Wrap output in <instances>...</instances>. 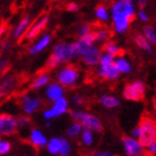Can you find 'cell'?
<instances>
[{
  "mask_svg": "<svg viewBox=\"0 0 156 156\" xmlns=\"http://www.w3.org/2000/svg\"><path fill=\"white\" fill-rule=\"evenodd\" d=\"M78 57L79 55L75 42H58L52 49L51 55L47 62V67L54 68L59 64L67 62Z\"/></svg>",
  "mask_w": 156,
  "mask_h": 156,
  "instance_id": "1",
  "label": "cell"
},
{
  "mask_svg": "<svg viewBox=\"0 0 156 156\" xmlns=\"http://www.w3.org/2000/svg\"><path fill=\"white\" fill-rule=\"evenodd\" d=\"M70 116L84 129L91 130L93 133L103 130V123L99 119V117H97L96 115L84 111H79V109H75V111L70 112Z\"/></svg>",
  "mask_w": 156,
  "mask_h": 156,
  "instance_id": "2",
  "label": "cell"
},
{
  "mask_svg": "<svg viewBox=\"0 0 156 156\" xmlns=\"http://www.w3.org/2000/svg\"><path fill=\"white\" fill-rule=\"evenodd\" d=\"M140 137H138V142H140L144 147L148 146L152 142L156 140V122L150 117H143L140 120Z\"/></svg>",
  "mask_w": 156,
  "mask_h": 156,
  "instance_id": "3",
  "label": "cell"
},
{
  "mask_svg": "<svg viewBox=\"0 0 156 156\" xmlns=\"http://www.w3.org/2000/svg\"><path fill=\"white\" fill-rule=\"evenodd\" d=\"M111 15L113 17H119V18H125V19L132 20L135 17L136 9L134 6V2L130 0H118L115 1L111 7Z\"/></svg>",
  "mask_w": 156,
  "mask_h": 156,
  "instance_id": "4",
  "label": "cell"
},
{
  "mask_svg": "<svg viewBox=\"0 0 156 156\" xmlns=\"http://www.w3.org/2000/svg\"><path fill=\"white\" fill-rule=\"evenodd\" d=\"M80 74L79 70L74 65L65 66L57 74V83L62 85V87H73L79 80Z\"/></svg>",
  "mask_w": 156,
  "mask_h": 156,
  "instance_id": "5",
  "label": "cell"
},
{
  "mask_svg": "<svg viewBox=\"0 0 156 156\" xmlns=\"http://www.w3.org/2000/svg\"><path fill=\"white\" fill-rule=\"evenodd\" d=\"M146 93V86L143 81L136 80L126 85L123 90L124 97L132 101H142Z\"/></svg>",
  "mask_w": 156,
  "mask_h": 156,
  "instance_id": "6",
  "label": "cell"
},
{
  "mask_svg": "<svg viewBox=\"0 0 156 156\" xmlns=\"http://www.w3.org/2000/svg\"><path fill=\"white\" fill-rule=\"evenodd\" d=\"M48 21H49V16L47 13H42L41 16H39L29 26L27 33L25 34V39L26 40H33V39L36 38L39 34L41 33L42 30L47 27Z\"/></svg>",
  "mask_w": 156,
  "mask_h": 156,
  "instance_id": "7",
  "label": "cell"
},
{
  "mask_svg": "<svg viewBox=\"0 0 156 156\" xmlns=\"http://www.w3.org/2000/svg\"><path fill=\"white\" fill-rule=\"evenodd\" d=\"M122 143L126 156H144L145 154V147L138 142V140L125 136L123 137Z\"/></svg>",
  "mask_w": 156,
  "mask_h": 156,
  "instance_id": "8",
  "label": "cell"
},
{
  "mask_svg": "<svg viewBox=\"0 0 156 156\" xmlns=\"http://www.w3.org/2000/svg\"><path fill=\"white\" fill-rule=\"evenodd\" d=\"M101 54H103L101 49L98 46L94 45L88 47L87 49H85L84 51L81 52L79 58L81 59V62H84L86 66L95 67V66L99 65V59H101Z\"/></svg>",
  "mask_w": 156,
  "mask_h": 156,
  "instance_id": "9",
  "label": "cell"
},
{
  "mask_svg": "<svg viewBox=\"0 0 156 156\" xmlns=\"http://www.w3.org/2000/svg\"><path fill=\"white\" fill-rule=\"evenodd\" d=\"M17 119L9 114L0 115V136H10L16 133Z\"/></svg>",
  "mask_w": 156,
  "mask_h": 156,
  "instance_id": "10",
  "label": "cell"
},
{
  "mask_svg": "<svg viewBox=\"0 0 156 156\" xmlns=\"http://www.w3.org/2000/svg\"><path fill=\"white\" fill-rule=\"evenodd\" d=\"M21 105H23V112L25 115H31L35 112L38 111V108L41 105V99L39 97H34L29 94H25L20 98Z\"/></svg>",
  "mask_w": 156,
  "mask_h": 156,
  "instance_id": "11",
  "label": "cell"
},
{
  "mask_svg": "<svg viewBox=\"0 0 156 156\" xmlns=\"http://www.w3.org/2000/svg\"><path fill=\"white\" fill-rule=\"evenodd\" d=\"M65 88L58 83H49L45 88V95L50 101H56L60 98L65 97Z\"/></svg>",
  "mask_w": 156,
  "mask_h": 156,
  "instance_id": "12",
  "label": "cell"
},
{
  "mask_svg": "<svg viewBox=\"0 0 156 156\" xmlns=\"http://www.w3.org/2000/svg\"><path fill=\"white\" fill-rule=\"evenodd\" d=\"M17 79L13 75H6L0 79V97H5L13 90Z\"/></svg>",
  "mask_w": 156,
  "mask_h": 156,
  "instance_id": "13",
  "label": "cell"
},
{
  "mask_svg": "<svg viewBox=\"0 0 156 156\" xmlns=\"http://www.w3.org/2000/svg\"><path fill=\"white\" fill-rule=\"evenodd\" d=\"M51 41V36L49 35V34H46L44 36H41L40 38L37 40L34 45H31L28 48V52H29V55L34 56V55H37L39 52H41L42 50H45L47 47L49 46Z\"/></svg>",
  "mask_w": 156,
  "mask_h": 156,
  "instance_id": "14",
  "label": "cell"
},
{
  "mask_svg": "<svg viewBox=\"0 0 156 156\" xmlns=\"http://www.w3.org/2000/svg\"><path fill=\"white\" fill-rule=\"evenodd\" d=\"M96 73H97L98 77H101V79L111 80V81L116 80L117 78L120 76V74L116 69L115 65L108 66V67H101V66H98L97 69H96Z\"/></svg>",
  "mask_w": 156,
  "mask_h": 156,
  "instance_id": "15",
  "label": "cell"
},
{
  "mask_svg": "<svg viewBox=\"0 0 156 156\" xmlns=\"http://www.w3.org/2000/svg\"><path fill=\"white\" fill-rule=\"evenodd\" d=\"M29 140L34 146L38 147V148L46 147V145L48 143V140H47L46 135L40 129H38V128H33V129L30 130Z\"/></svg>",
  "mask_w": 156,
  "mask_h": 156,
  "instance_id": "16",
  "label": "cell"
},
{
  "mask_svg": "<svg viewBox=\"0 0 156 156\" xmlns=\"http://www.w3.org/2000/svg\"><path fill=\"white\" fill-rule=\"evenodd\" d=\"M31 18L30 16H25L23 19L20 20L18 25L16 26V28L13 29L12 31V37L15 39H18L19 40L20 38H23L25 36V34L27 33V30L29 28V26L31 25Z\"/></svg>",
  "mask_w": 156,
  "mask_h": 156,
  "instance_id": "17",
  "label": "cell"
},
{
  "mask_svg": "<svg viewBox=\"0 0 156 156\" xmlns=\"http://www.w3.org/2000/svg\"><path fill=\"white\" fill-rule=\"evenodd\" d=\"M68 108H69L68 101L65 97H62L60 99H58V101H54L52 106L49 109L51 111L52 115H54V118H56V117H59L62 116V115L66 114L68 112Z\"/></svg>",
  "mask_w": 156,
  "mask_h": 156,
  "instance_id": "18",
  "label": "cell"
},
{
  "mask_svg": "<svg viewBox=\"0 0 156 156\" xmlns=\"http://www.w3.org/2000/svg\"><path fill=\"white\" fill-rule=\"evenodd\" d=\"M113 28L116 34H124L126 33L130 26V20L125 19V18H119V17H113Z\"/></svg>",
  "mask_w": 156,
  "mask_h": 156,
  "instance_id": "19",
  "label": "cell"
},
{
  "mask_svg": "<svg viewBox=\"0 0 156 156\" xmlns=\"http://www.w3.org/2000/svg\"><path fill=\"white\" fill-rule=\"evenodd\" d=\"M114 65L119 74H129V73L132 72V69H133L132 64H130L125 57H123V56H118V57L115 59Z\"/></svg>",
  "mask_w": 156,
  "mask_h": 156,
  "instance_id": "20",
  "label": "cell"
},
{
  "mask_svg": "<svg viewBox=\"0 0 156 156\" xmlns=\"http://www.w3.org/2000/svg\"><path fill=\"white\" fill-rule=\"evenodd\" d=\"M99 103H101L104 107L113 109V108H117L120 105L119 98L113 95H103L99 98Z\"/></svg>",
  "mask_w": 156,
  "mask_h": 156,
  "instance_id": "21",
  "label": "cell"
},
{
  "mask_svg": "<svg viewBox=\"0 0 156 156\" xmlns=\"http://www.w3.org/2000/svg\"><path fill=\"white\" fill-rule=\"evenodd\" d=\"M49 83H50V76L48 74H40V75L34 78L30 87H31V89L37 90V89H40L42 87H46Z\"/></svg>",
  "mask_w": 156,
  "mask_h": 156,
  "instance_id": "22",
  "label": "cell"
},
{
  "mask_svg": "<svg viewBox=\"0 0 156 156\" xmlns=\"http://www.w3.org/2000/svg\"><path fill=\"white\" fill-rule=\"evenodd\" d=\"M47 151L49 154L51 155H58L60 152V147H62V138L60 137H52L48 140V143L46 145Z\"/></svg>",
  "mask_w": 156,
  "mask_h": 156,
  "instance_id": "23",
  "label": "cell"
},
{
  "mask_svg": "<svg viewBox=\"0 0 156 156\" xmlns=\"http://www.w3.org/2000/svg\"><path fill=\"white\" fill-rule=\"evenodd\" d=\"M95 17L98 20H101V23H107L109 18H111V12H109V10H108V8L106 6L99 5L95 9Z\"/></svg>",
  "mask_w": 156,
  "mask_h": 156,
  "instance_id": "24",
  "label": "cell"
},
{
  "mask_svg": "<svg viewBox=\"0 0 156 156\" xmlns=\"http://www.w3.org/2000/svg\"><path fill=\"white\" fill-rule=\"evenodd\" d=\"M135 42H136V45L138 46L140 49H143L144 51L148 52V54H152V52H153V46H152V44H151L143 35H140V34L136 35V37H135Z\"/></svg>",
  "mask_w": 156,
  "mask_h": 156,
  "instance_id": "25",
  "label": "cell"
},
{
  "mask_svg": "<svg viewBox=\"0 0 156 156\" xmlns=\"http://www.w3.org/2000/svg\"><path fill=\"white\" fill-rule=\"evenodd\" d=\"M104 52L108 54V55H112L114 57H117V56H120L122 54V49L116 42L114 41H107L104 45Z\"/></svg>",
  "mask_w": 156,
  "mask_h": 156,
  "instance_id": "26",
  "label": "cell"
},
{
  "mask_svg": "<svg viewBox=\"0 0 156 156\" xmlns=\"http://www.w3.org/2000/svg\"><path fill=\"white\" fill-rule=\"evenodd\" d=\"M152 45H156V30L152 26H145L142 34Z\"/></svg>",
  "mask_w": 156,
  "mask_h": 156,
  "instance_id": "27",
  "label": "cell"
},
{
  "mask_svg": "<svg viewBox=\"0 0 156 156\" xmlns=\"http://www.w3.org/2000/svg\"><path fill=\"white\" fill-rule=\"evenodd\" d=\"M95 38H96V42H107V40L111 37V33L108 31L106 28H101V29L94 31Z\"/></svg>",
  "mask_w": 156,
  "mask_h": 156,
  "instance_id": "28",
  "label": "cell"
},
{
  "mask_svg": "<svg viewBox=\"0 0 156 156\" xmlns=\"http://www.w3.org/2000/svg\"><path fill=\"white\" fill-rule=\"evenodd\" d=\"M80 140L85 146H90L91 144L94 143V133L91 130L83 129L80 134Z\"/></svg>",
  "mask_w": 156,
  "mask_h": 156,
  "instance_id": "29",
  "label": "cell"
},
{
  "mask_svg": "<svg viewBox=\"0 0 156 156\" xmlns=\"http://www.w3.org/2000/svg\"><path fill=\"white\" fill-rule=\"evenodd\" d=\"M83 127L79 125L78 123L74 122L72 125H69L68 128H67V135L69 137H77V136H80L81 132H83Z\"/></svg>",
  "mask_w": 156,
  "mask_h": 156,
  "instance_id": "30",
  "label": "cell"
},
{
  "mask_svg": "<svg viewBox=\"0 0 156 156\" xmlns=\"http://www.w3.org/2000/svg\"><path fill=\"white\" fill-rule=\"evenodd\" d=\"M115 59L116 57L112 55H108L106 52H103L101 56V59H99V65L101 67H108V66H113L115 64Z\"/></svg>",
  "mask_w": 156,
  "mask_h": 156,
  "instance_id": "31",
  "label": "cell"
},
{
  "mask_svg": "<svg viewBox=\"0 0 156 156\" xmlns=\"http://www.w3.org/2000/svg\"><path fill=\"white\" fill-rule=\"evenodd\" d=\"M72 144L66 138H62V147H60V152H59V156H70L72 155Z\"/></svg>",
  "mask_w": 156,
  "mask_h": 156,
  "instance_id": "32",
  "label": "cell"
},
{
  "mask_svg": "<svg viewBox=\"0 0 156 156\" xmlns=\"http://www.w3.org/2000/svg\"><path fill=\"white\" fill-rule=\"evenodd\" d=\"M89 33H91V27L89 23H83L77 30V34H78V36H79V38L86 36V35H88Z\"/></svg>",
  "mask_w": 156,
  "mask_h": 156,
  "instance_id": "33",
  "label": "cell"
},
{
  "mask_svg": "<svg viewBox=\"0 0 156 156\" xmlns=\"http://www.w3.org/2000/svg\"><path fill=\"white\" fill-rule=\"evenodd\" d=\"M11 150V144L8 140H0V155H6Z\"/></svg>",
  "mask_w": 156,
  "mask_h": 156,
  "instance_id": "34",
  "label": "cell"
},
{
  "mask_svg": "<svg viewBox=\"0 0 156 156\" xmlns=\"http://www.w3.org/2000/svg\"><path fill=\"white\" fill-rule=\"evenodd\" d=\"M17 119V127H20V128H23V127H28L31 123L29 117L27 116H21L19 118H16Z\"/></svg>",
  "mask_w": 156,
  "mask_h": 156,
  "instance_id": "35",
  "label": "cell"
},
{
  "mask_svg": "<svg viewBox=\"0 0 156 156\" xmlns=\"http://www.w3.org/2000/svg\"><path fill=\"white\" fill-rule=\"evenodd\" d=\"M137 16H138L140 21H147V20L150 19L148 13L146 12V10L144 9V8H140V10L137 11Z\"/></svg>",
  "mask_w": 156,
  "mask_h": 156,
  "instance_id": "36",
  "label": "cell"
},
{
  "mask_svg": "<svg viewBox=\"0 0 156 156\" xmlns=\"http://www.w3.org/2000/svg\"><path fill=\"white\" fill-rule=\"evenodd\" d=\"M9 68V62L7 59H0V75H3Z\"/></svg>",
  "mask_w": 156,
  "mask_h": 156,
  "instance_id": "37",
  "label": "cell"
},
{
  "mask_svg": "<svg viewBox=\"0 0 156 156\" xmlns=\"http://www.w3.org/2000/svg\"><path fill=\"white\" fill-rule=\"evenodd\" d=\"M145 151L147 152V154H150L151 156L156 155V140L152 142L148 146L145 147Z\"/></svg>",
  "mask_w": 156,
  "mask_h": 156,
  "instance_id": "38",
  "label": "cell"
},
{
  "mask_svg": "<svg viewBox=\"0 0 156 156\" xmlns=\"http://www.w3.org/2000/svg\"><path fill=\"white\" fill-rule=\"evenodd\" d=\"M72 103L75 106H80V105L84 104V99L80 95H73L72 96Z\"/></svg>",
  "mask_w": 156,
  "mask_h": 156,
  "instance_id": "39",
  "label": "cell"
},
{
  "mask_svg": "<svg viewBox=\"0 0 156 156\" xmlns=\"http://www.w3.org/2000/svg\"><path fill=\"white\" fill-rule=\"evenodd\" d=\"M42 116H44V119H46V122H50V120L54 119V115H52L50 109H46V111L42 113Z\"/></svg>",
  "mask_w": 156,
  "mask_h": 156,
  "instance_id": "40",
  "label": "cell"
},
{
  "mask_svg": "<svg viewBox=\"0 0 156 156\" xmlns=\"http://www.w3.org/2000/svg\"><path fill=\"white\" fill-rule=\"evenodd\" d=\"M78 9H79V5L76 2H69L68 5H67V10L72 11V12H75Z\"/></svg>",
  "mask_w": 156,
  "mask_h": 156,
  "instance_id": "41",
  "label": "cell"
},
{
  "mask_svg": "<svg viewBox=\"0 0 156 156\" xmlns=\"http://www.w3.org/2000/svg\"><path fill=\"white\" fill-rule=\"evenodd\" d=\"M93 156H116L115 154L108 152V151H98L93 154Z\"/></svg>",
  "mask_w": 156,
  "mask_h": 156,
  "instance_id": "42",
  "label": "cell"
},
{
  "mask_svg": "<svg viewBox=\"0 0 156 156\" xmlns=\"http://www.w3.org/2000/svg\"><path fill=\"white\" fill-rule=\"evenodd\" d=\"M140 127L136 126L132 130V137L135 138V140H138V137H140Z\"/></svg>",
  "mask_w": 156,
  "mask_h": 156,
  "instance_id": "43",
  "label": "cell"
},
{
  "mask_svg": "<svg viewBox=\"0 0 156 156\" xmlns=\"http://www.w3.org/2000/svg\"><path fill=\"white\" fill-rule=\"evenodd\" d=\"M9 47H10V41H9V40H3L2 44H1V51H6Z\"/></svg>",
  "mask_w": 156,
  "mask_h": 156,
  "instance_id": "44",
  "label": "cell"
},
{
  "mask_svg": "<svg viewBox=\"0 0 156 156\" xmlns=\"http://www.w3.org/2000/svg\"><path fill=\"white\" fill-rule=\"evenodd\" d=\"M5 30H6V29H5V27H3V26H0V38H1V36L3 35Z\"/></svg>",
  "mask_w": 156,
  "mask_h": 156,
  "instance_id": "45",
  "label": "cell"
},
{
  "mask_svg": "<svg viewBox=\"0 0 156 156\" xmlns=\"http://www.w3.org/2000/svg\"><path fill=\"white\" fill-rule=\"evenodd\" d=\"M140 8H144V7H145V5H146V1H140Z\"/></svg>",
  "mask_w": 156,
  "mask_h": 156,
  "instance_id": "46",
  "label": "cell"
},
{
  "mask_svg": "<svg viewBox=\"0 0 156 156\" xmlns=\"http://www.w3.org/2000/svg\"><path fill=\"white\" fill-rule=\"evenodd\" d=\"M153 106H154V109H155V112H156V97L153 99Z\"/></svg>",
  "mask_w": 156,
  "mask_h": 156,
  "instance_id": "47",
  "label": "cell"
}]
</instances>
